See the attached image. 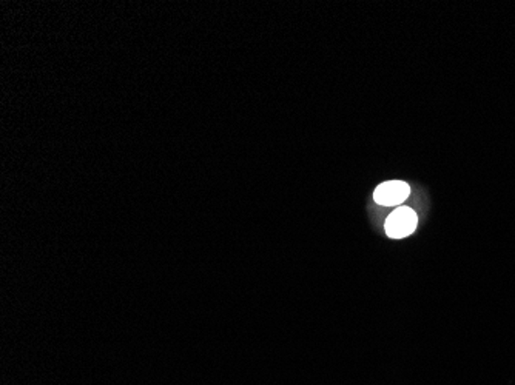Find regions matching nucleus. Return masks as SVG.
<instances>
[{
  "label": "nucleus",
  "instance_id": "f257e3e1",
  "mask_svg": "<svg viewBox=\"0 0 515 385\" xmlns=\"http://www.w3.org/2000/svg\"><path fill=\"white\" fill-rule=\"evenodd\" d=\"M418 217L415 211L409 207H400L387 217L386 233L393 239H401L412 235L417 228Z\"/></svg>",
  "mask_w": 515,
  "mask_h": 385
},
{
  "label": "nucleus",
  "instance_id": "f03ea898",
  "mask_svg": "<svg viewBox=\"0 0 515 385\" xmlns=\"http://www.w3.org/2000/svg\"><path fill=\"white\" fill-rule=\"evenodd\" d=\"M411 188L402 181H389L381 184L373 192V199L378 205L385 207H392V205H400L409 197Z\"/></svg>",
  "mask_w": 515,
  "mask_h": 385
}]
</instances>
